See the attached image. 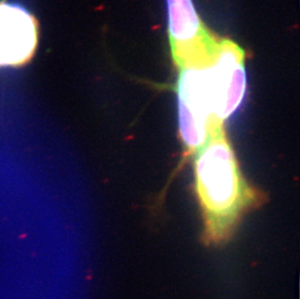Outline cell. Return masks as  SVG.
Wrapping results in <instances>:
<instances>
[{
	"instance_id": "277c9868",
	"label": "cell",
	"mask_w": 300,
	"mask_h": 299,
	"mask_svg": "<svg viewBox=\"0 0 300 299\" xmlns=\"http://www.w3.org/2000/svg\"><path fill=\"white\" fill-rule=\"evenodd\" d=\"M38 25L33 16L17 5L0 3V67L20 66L35 53Z\"/></svg>"
},
{
	"instance_id": "7a4b0ae2",
	"label": "cell",
	"mask_w": 300,
	"mask_h": 299,
	"mask_svg": "<svg viewBox=\"0 0 300 299\" xmlns=\"http://www.w3.org/2000/svg\"><path fill=\"white\" fill-rule=\"evenodd\" d=\"M214 50L198 59L178 66L176 90L180 133L190 154H196L212 135L224 129L215 121L212 108L208 63Z\"/></svg>"
},
{
	"instance_id": "6da1fadb",
	"label": "cell",
	"mask_w": 300,
	"mask_h": 299,
	"mask_svg": "<svg viewBox=\"0 0 300 299\" xmlns=\"http://www.w3.org/2000/svg\"><path fill=\"white\" fill-rule=\"evenodd\" d=\"M195 154V186L205 235L209 242L219 243L229 236L256 194L241 175L224 129L212 135Z\"/></svg>"
},
{
	"instance_id": "5b68a950",
	"label": "cell",
	"mask_w": 300,
	"mask_h": 299,
	"mask_svg": "<svg viewBox=\"0 0 300 299\" xmlns=\"http://www.w3.org/2000/svg\"><path fill=\"white\" fill-rule=\"evenodd\" d=\"M168 29L175 62L197 49L211 35L196 14L192 0H167Z\"/></svg>"
},
{
	"instance_id": "3957f363",
	"label": "cell",
	"mask_w": 300,
	"mask_h": 299,
	"mask_svg": "<svg viewBox=\"0 0 300 299\" xmlns=\"http://www.w3.org/2000/svg\"><path fill=\"white\" fill-rule=\"evenodd\" d=\"M208 70L213 115L215 121L224 125L245 95V53L230 40H217Z\"/></svg>"
}]
</instances>
